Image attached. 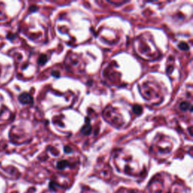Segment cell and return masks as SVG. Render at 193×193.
<instances>
[{"label":"cell","instance_id":"obj_1","mask_svg":"<svg viewBox=\"0 0 193 193\" xmlns=\"http://www.w3.org/2000/svg\"><path fill=\"white\" fill-rule=\"evenodd\" d=\"M19 100H20L22 103H32L33 100L29 94H27V93H23V94H20V97H19Z\"/></svg>","mask_w":193,"mask_h":193},{"label":"cell","instance_id":"obj_2","mask_svg":"<svg viewBox=\"0 0 193 193\" xmlns=\"http://www.w3.org/2000/svg\"><path fill=\"white\" fill-rule=\"evenodd\" d=\"M88 122V119H87V125H85L83 127V128L81 129V132L85 134H89L91 133V125H89Z\"/></svg>","mask_w":193,"mask_h":193},{"label":"cell","instance_id":"obj_3","mask_svg":"<svg viewBox=\"0 0 193 193\" xmlns=\"http://www.w3.org/2000/svg\"><path fill=\"white\" fill-rule=\"evenodd\" d=\"M68 162H67V161H60V162H58V165H57V167H58L59 169H64L65 168H67V166H68Z\"/></svg>","mask_w":193,"mask_h":193},{"label":"cell","instance_id":"obj_4","mask_svg":"<svg viewBox=\"0 0 193 193\" xmlns=\"http://www.w3.org/2000/svg\"><path fill=\"white\" fill-rule=\"evenodd\" d=\"M189 107H190L189 104L187 102H183V103H182L180 105V108L182 110L188 109Z\"/></svg>","mask_w":193,"mask_h":193},{"label":"cell","instance_id":"obj_5","mask_svg":"<svg viewBox=\"0 0 193 193\" xmlns=\"http://www.w3.org/2000/svg\"><path fill=\"white\" fill-rule=\"evenodd\" d=\"M133 110H134V112H135V113L140 114L142 112V107H141L140 106H139V105H135L134 107Z\"/></svg>","mask_w":193,"mask_h":193},{"label":"cell","instance_id":"obj_6","mask_svg":"<svg viewBox=\"0 0 193 193\" xmlns=\"http://www.w3.org/2000/svg\"><path fill=\"white\" fill-rule=\"evenodd\" d=\"M46 61H47V57L45 55H42L39 59V63L40 64H44L45 63H46Z\"/></svg>","mask_w":193,"mask_h":193},{"label":"cell","instance_id":"obj_7","mask_svg":"<svg viewBox=\"0 0 193 193\" xmlns=\"http://www.w3.org/2000/svg\"><path fill=\"white\" fill-rule=\"evenodd\" d=\"M179 47L181 49H182V50H187V49L189 48V46H188L187 44L184 43V42H182L181 44H180V45H179Z\"/></svg>","mask_w":193,"mask_h":193},{"label":"cell","instance_id":"obj_8","mask_svg":"<svg viewBox=\"0 0 193 193\" xmlns=\"http://www.w3.org/2000/svg\"><path fill=\"white\" fill-rule=\"evenodd\" d=\"M64 150H65V152H67V153H69V152H71V151H72V149H71L69 146H66L65 148H64Z\"/></svg>","mask_w":193,"mask_h":193}]
</instances>
